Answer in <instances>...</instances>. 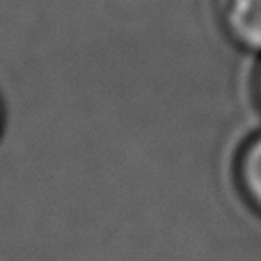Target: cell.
I'll return each mask as SVG.
<instances>
[{"mask_svg":"<svg viewBox=\"0 0 261 261\" xmlns=\"http://www.w3.org/2000/svg\"><path fill=\"white\" fill-rule=\"evenodd\" d=\"M225 35L248 50H261V0H216Z\"/></svg>","mask_w":261,"mask_h":261,"instance_id":"obj_1","label":"cell"},{"mask_svg":"<svg viewBox=\"0 0 261 261\" xmlns=\"http://www.w3.org/2000/svg\"><path fill=\"white\" fill-rule=\"evenodd\" d=\"M236 181L248 204L261 213V133L241 149L236 161Z\"/></svg>","mask_w":261,"mask_h":261,"instance_id":"obj_2","label":"cell"},{"mask_svg":"<svg viewBox=\"0 0 261 261\" xmlns=\"http://www.w3.org/2000/svg\"><path fill=\"white\" fill-rule=\"evenodd\" d=\"M257 101H259V108H261V69L257 73Z\"/></svg>","mask_w":261,"mask_h":261,"instance_id":"obj_3","label":"cell"},{"mask_svg":"<svg viewBox=\"0 0 261 261\" xmlns=\"http://www.w3.org/2000/svg\"><path fill=\"white\" fill-rule=\"evenodd\" d=\"M0 126H3V103H0Z\"/></svg>","mask_w":261,"mask_h":261,"instance_id":"obj_4","label":"cell"}]
</instances>
